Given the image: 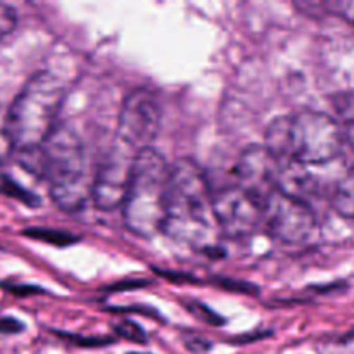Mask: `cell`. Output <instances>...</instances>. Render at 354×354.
<instances>
[{
  "mask_svg": "<svg viewBox=\"0 0 354 354\" xmlns=\"http://www.w3.org/2000/svg\"><path fill=\"white\" fill-rule=\"evenodd\" d=\"M19 161L47 180L50 197L61 209H82L86 203L92 185L86 182L83 144L73 128L55 127L40 147L19 152Z\"/></svg>",
  "mask_w": 354,
  "mask_h": 354,
  "instance_id": "1",
  "label": "cell"
},
{
  "mask_svg": "<svg viewBox=\"0 0 354 354\" xmlns=\"http://www.w3.org/2000/svg\"><path fill=\"white\" fill-rule=\"evenodd\" d=\"M214 228L213 196L206 176L192 159H178L169 168L161 232L183 244L206 245Z\"/></svg>",
  "mask_w": 354,
  "mask_h": 354,
  "instance_id": "2",
  "label": "cell"
},
{
  "mask_svg": "<svg viewBox=\"0 0 354 354\" xmlns=\"http://www.w3.org/2000/svg\"><path fill=\"white\" fill-rule=\"evenodd\" d=\"M342 140V128L337 121L315 111L277 118L265 133V147L273 158L303 166L324 165L335 159Z\"/></svg>",
  "mask_w": 354,
  "mask_h": 354,
  "instance_id": "3",
  "label": "cell"
},
{
  "mask_svg": "<svg viewBox=\"0 0 354 354\" xmlns=\"http://www.w3.org/2000/svg\"><path fill=\"white\" fill-rule=\"evenodd\" d=\"M64 95V85L52 73L41 71L28 80L3 123L14 151H33L50 137Z\"/></svg>",
  "mask_w": 354,
  "mask_h": 354,
  "instance_id": "4",
  "label": "cell"
},
{
  "mask_svg": "<svg viewBox=\"0 0 354 354\" xmlns=\"http://www.w3.org/2000/svg\"><path fill=\"white\" fill-rule=\"evenodd\" d=\"M169 168L166 159L147 147L135 156L130 183L123 204L124 223L140 237H152L161 232L165 220Z\"/></svg>",
  "mask_w": 354,
  "mask_h": 354,
  "instance_id": "5",
  "label": "cell"
},
{
  "mask_svg": "<svg viewBox=\"0 0 354 354\" xmlns=\"http://www.w3.org/2000/svg\"><path fill=\"white\" fill-rule=\"evenodd\" d=\"M263 221L270 234L286 244H303L317 230V218L310 204L280 190H273L263 203Z\"/></svg>",
  "mask_w": 354,
  "mask_h": 354,
  "instance_id": "6",
  "label": "cell"
},
{
  "mask_svg": "<svg viewBox=\"0 0 354 354\" xmlns=\"http://www.w3.org/2000/svg\"><path fill=\"white\" fill-rule=\"evenodd\" d=\"M161 128V107L152 92L138 88L124 99L118 120V140L135 152L151 145Z\"/></svg>",
  "mask_w": 354,
  "mask_h": 354,
  "instance_id": "7",
  "label": "cell"
},
{
  "mask_svg": "<svg viewBox=\"0 0 354 354\" xmlns=\"http://www.w3.org/2000/svg\"><path fill=\"white\" fill-rule=\"evenodd\" d=\"M137 154L138 152L116 138L109 152L104 156L93 182L90 183V196L99 209H114L123 204Z\"/></svg>",
  "mask_w": 354,
  "mask_h": 354,
  "instance_id": "8",
  "label": "cell"
},
{
  "mask_svg": "<svg viewBox=\"0 0 354 354\" xmlns=\"http://www.w3.org/2000/svg\"><path fill=\"white\" fill-rule=\"evenodd\" d=\"M216 227L228 237H248L263 221V207L252 196L237 185L227 187L213 196Z\"/></svg>",
  "mask_w": 354,
  "mask_h": 354,
  "instance_id": "9",
  "label": "cell"
},
{
  "mask_svg": "<svg viewBox=\"0 0 354 354\" xmlns=\"http://www.w3.org/2000/svg\"><path fill=\"white\" fill-rule=\"evenodd\" d=\"M277 169L279 161L263 145H251L244 149L234 169L235 185L254 197L259 204L268 199L277 190Z\"/></svg>",
  "mask_w": 354,
  "mask_h": 354,
  "instance_id": "10",
  "label": "cell"
},
{
  "mask_svg": "<svg viewBox=\"0 0 354 354\" xmlns=\"http://www.w3.org/2000/svg\"><path fill=\"white\" fill-rule=\"evenodd\" d=\"M0 194L7 197H12V199L19 201V203L26 204L30 207L40 206V199L35 196L33 192L26 190L24 187H21L16 180H12L10 176L0 173Z\"/></svg>",
  "mask_w": 354,
  "mask_h": 354,
  "instance_id": "11",
  "label": "cell"
},
{
  "mask_svg": "<svg viewBox=\"0 0 354 354\" xmlns=\"http://www.w3.org/2000/svg\"><path fill=\"white\" fill-rule=\"evenodd\" d=\"M23 234L30 239H37V241L48 242V244L61 245V248L62 245L75 244V242L78 241V237H75V235L66 234V232L50 230V228H28Z\"/></svg>",
  "mask_w": 354,
  "mask_h": 354,
  "instance_id": "12",
  "label": "cell"
},
{
  "mask_svg": "<svg viewBox=\"0 0 354 354\" xmlns=\"http://www.w3.org/2000/svg\"><path fill=\"white\" fill-rule=\"evenodd\" d=\"M334 207L342 216H354V189L349 183H341L332 196Z\"/></svg>",
  "mask_w": 354,
  "mask_h": 354,
  "instance_id": "13",
  "label": "cell"
},
{
  "mask_svg": "<svg viewBox=\"0 0 354 354\" xmlns=\"http://www.w3.org/2000/svg\"><path fill=\"white\" fill-rule=\"evenodd\" d=\"M114 328H116V332L123 339H128V341H133V342H145V332L142 330L137 324H133V322L123 320Z\"/></svg>",
  "mask_w": 354,
  "mask_h": 354,
  "instance_id": "14",
  "label": "cell"
},
{
  "mask_svg": "<svg viewBox=\"0 0 354 354\" xmlns=\"http://www.w3.org/2000/svg\"><path fill=\"white\" fill-rule=\"evenodd\" d=\"M16 26V10L10 6L0 3V40L10 33Z\"/></svg>",
  "mask_w": 354,
  "mask_h": 354,
  "instance_id": "15",
  "label": "cell"
},
{
  "mask_svg": "<svg viewBox=\"0 0 354 354\" xmlns=\"http://www.w3.org/2000/svg\"><path fill=\"white\" fill-rule=\"evenodd\" d=\"M189 310L192 311L194 315H197L201 320H206V322H209V324H213V325L223 324V320H220V317H218V315H214L213 311H211L207 306H204V304L192 303V306H189Z\"/></svg>",
  "mask_w": 354,
  "mask_h": 354,
  "instance_id": "16",
  "label": "cell"
},
{
  "mask_svg": "<svg viewBox=\"0 0 354 354\" xmlns=\"http://www.w3.org/2000/svg\"><path fill=\"white\" fill-rule=\"evenodd\" d=\"M23 328L24 325L17 322L16 318L0 317V334H19Z\"/></svg>",
  "mask_w": 354,
  "mask_h": 354,
  "instance_id": "17",
  "label": "cell"
},
{
  "mask_svg": "<svg viewBox=\"0 0 354 354\" xmlns=\"http://www.w3.org/2000/svg\"><path fill=\"white\" fill-rule=\"evenodd\" d=\"M12 151H14V147H12V144H10L9 135L6 133V128L0 127V165L9 159L10 152Z\"/></svg>",
  "mask_w": 354,
  "mask_h": 354,
  "instance_id": "18",
  "label": "cell"
},
{
  "mask_svg": "<svg viewBox=\"0 0 354 354\" xmlns=\"http://www.w3.org/2000/svg\"><path fill=\"white\" fill-rule=\"evenodd\" d=\"M342 138H346L348 144L354 149V118L346 121L344 128H342Z\"/></svg>",
  "mask_w": 354,
  "mask_h": 354,
  "instance_id": "19",
  "label": "cell"
},
{
  "mask_svg": "<svg viewBox=\"0 0 354 354\" xmlns=\"http://www.w3.org/2000/svg\"><path fill=\"white\" fill-rule=\"evenodd\" d=\"M130 354H140V353H130Z\"/></svg>",
  "mask_w": 354,
  "mask_h": 354,
  "instance_id": "20",
  "label": "cell"
}]
</instances>
